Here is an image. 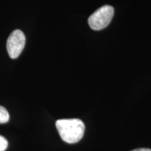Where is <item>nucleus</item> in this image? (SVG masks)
I'll list each match as a JSON object with an SVG mask.
<instances>
[{
	"instance_id": "obj_1",
	"label": "nucleus",
	"mask_w": 151,
	"mask_h": 151,
	"mask_svg": "<svg viewBox=\"0 0 151 151\" xmlns=\"http://www.w3.org/2000/svg\"><path fill=\"white\" fill-rule=\"evenodd\" d=\"M55 124L60 137L66 143H77L83 137L85 124L80 119H61Z\"/></svg>"
},
{
	"instance_id": "obj_4",
	"label": "nucleus",
	"mask_w": 151,
	"mask_h": 151,
	"mask_svg": "<svg viewBox=\"0 0 151 151\" xmlns=\"http://www.w3.org/2000/svg\"><path fill=\"white\" fill-rule=\"evenodd\" d=\"M9 120V114L4 107L0 106V124L6 123Z\"/></svg>"
},
{
	"instance_id": "obj_6",
	"label": "nucleus",
	"mask_w": 151,
	"mask_h": 151,
	"mask_svg": "<svg viewBox=\"0 0 151 151\" xmlns=\"http://www.w3.org/2000/svg\"><path fill=\"white\" fill-rule=\"evenodd\" d=\"M132 151H151V150L149 148H138V149H135V150H133Z\"/></svg>"
},
{
	"instance_id": "obj_2",
	"label": "nucleus",
	"mask_w": 151,
	"mask_h": 151,
	"mask_svg": "<svg viewBox=\"0 0 151 151\" xmlns=\"http://www.w3.org/2000/svg\"><path fill=\"white\" fill-rule=\"evenodd\" d=\"M114 14V9L109 5H104L97 9L88 18V24L94 30H101L109 25Z\"/></svg>"
},
{
	"instance_id": "obj_5",
	"label": "nucleus",
	"mask_w": 151,
	"mask_h": 151,
	"mask_svg": "<svg viewBox=\"0 0 151 151\" xmlns=\"http://www.w3.org/2000/svg\"><path fill=\"white\" fill-rule=\"evenodd\" d=\"M8 147V141L4 137L0 135V151H5Z\"/></svg>"
},
{
	"instance_id": "obj_3",
	"label": "nucleus",
	"mask_w": 151,
	"mask_h": 151,
	"mask_svg": "<svg viewBox=\"0 0 151 151\" xmlns=\"http://www.w3.org/2000/svg\"><path fill=\"white\" fill-rule=\"evenodd\" d=\"M25 45V36L21 30L16 29L12 32L7 39L6 48L11 59L18 58Z\"/></svg>"
}]
</instances>
